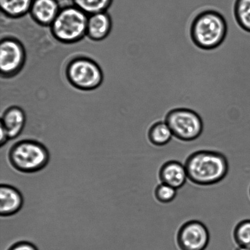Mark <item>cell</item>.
I'll list each match as a JSON object with an SVG mask.
<instances>
[{
    "instance_id": "cell-1",
    "label": "cell",
    "mask_w": 250,
    "mask_h": 250,
    "mask_svg": "<svg viewBox=\"0 0 250 250\" xmlns=\"http://www.w3.org/2000/svg\"><path fill=\"white\" fill-rule=\"evenodd\" d=\"M185 166L188 180L196 185L202 186L221 182L229 171L226 156L214 151L194 152L186 159Z\"/></svg>"
},
{
    "instance_id": "cell-2",
    "label": "cell",
    "mask_w": 250,
    "mask_h": 250,
    "mask_svg": "<svg viewBox=\"0 0 250 250\" xmlns=\"http://www.w3.org/2000/svg\"><path fill=\"white\" fill-rule=\"evenodd\" d=\"M227 25L224 17L214 10H207L195 17L191 26V36L200 48L212 50L224 41Z\"/></svg>"
},
{
    "instance_id": "cell-3",
    "label": "cell",
    "mask_w": 250,
    "mask_h": 250,
    "mask_svg": "<svg viewBox=\"0 0 250 250\" xmlns=\"http://www.w3.org/2000/svg\"><path fill=\"white\" fill-rule=\"evenodd\" d=\"M88 19L89 16L74 5L63 7L50 26L51 34L61 43H77L87 36Z\"/></svg>"
},
{
    "instance_id": "cell-4",
    "label": "cell",
    "mask_w": 250,
    "mask_h": 250,
    "mask_svg": "<svg viewBox=\"0 0 250 250\" xmlns=\"http://www.w3.org/2000/svg\"><path fill=\"white\" fill-rule=\"evenodd\" d=\"M11 166L22 173H32L45 168L50 160L48 149L33 140H23L12 146L9 153Z\"/></svg>"
},
{
    "instance_id": "cell-5",
    "label": "cell",
    "mask_w": 250,
    "mask_h": 250,
    "mask_svg": "<svg viewBox=\"0 0 250 250\" xmlns=\"http://www.w3.org/2000/svg\"><path fill=\"white\" fill-rule=\"evenodd\" d=\"M67 80L78 89L92 90L100 86L104 74L100 66L91 59L79 57L73 59L66 68Z\"/></svg>"
},
{
    "instance_id": "cell-6",
    "label": "cell",
    "mask_w": 250,
    "mask_h": 250,
    "mask_svg": "<svg viewBox=\"0 0 250 250\" xmlns=\"http://www.w3.org/2000/svg\"><path fill=\"white\" fill-rule=\"evenodd\" d=\"M165 122L172 132L173 137L181 141H194L204 131L202 118L192 110L174 109L167 115Z\"/></svg>"
},
{
    "instance_id": "cell-7",
    "label": "cell",
    "mask_w": 250,
    "mask_h": 250,
    "mask_svg": "<svg viewBox=\"0 0 250 250\" xmlns=\"http://www.w3.org/2000/svg\"><path fill=\"white\" fill-rule=\"evenodd\" d=\"M0 44L1 77H13L21 72L25 63V50L23 45L13 38L2 39Z\"/></svg>"
},
{
    "instance_id": "cell-8",
    "label": "cell",
    "mask_w": 250,
    "mask_h": 250,
    "mask_svg": "<svg viewBox=\"0 0 250 250\" xmlns=\"http://www.w3.org/2000/svg\"><path fill=\"white\" fill-rule=\"evenodd\" d=\"M176 240L181 250H205L209 243L210 235L203 223L190 220L181 227Z\"/></svg>"
},
{
    "instance_id": "cell-9",
    "label": "cell",
    "mask_w": 250,
    "mask_h": 250,
    "mask_svg": "<svg viewBox=\"0 0 250 250\" xmlns=\"http://www.w3.org/2000/svg\"><path fill=\"white\" fill-rule=\"evenodd\" d=\"M61 9L58 0H33L29 14L37 23L51 26Z\"/></svg>"
},
{
    "instance_id": "cell-10",
    "label": "cell",
    "mask_w": 250,
    "mask_h": 250,
    "mask_svg": "<svg viewBox=\"0 0 250 250\" xmlns=\"http://www.w3.org/2000/svg\"><path fill=\"white\" fill-rule=\"evenodd\" d=\"M159 178L161 183L179 189L185 186L188 176L185 166L178 161H170L162 166L159 170Z\"/></svg>"
},
{
    "instance_id": "cell-11",
    "label": "cell",
    "mask_w": 250,
    "mask_h": 250,
    "mask_svg": "<svg viewBox=\"0 0 250 250\" xmlns=\"http://www.w3.org/2000/svg\"><path fill=\"white\" fill-rule=\"evenodd\" d=\"M23 199L21 193L11 186L1 185L0 188V214L9 217L21 209Z\"/></svg>"
},
{
    "instance_id": "cell-12",
    "label": "cell",
    "mask_w": 250,
    "mask_h": 250,
    "mask_svg": "<svg viewBox=\"0 0 250 250\" xmlns=\"http://www.w3.org/2000/svg\"><path fill=\"white\" fill-rule=\"evenodd\" d=\"M26 123V116L21 107L12 106L2 115L0 126L5 130L9 139H14L21 133Z\"/></svg>"
},
{
    "instance_id": "cell-13",
    "label": "cell",
    "mask_w": 250,
    "mask_h": 250,
    "mask_svg": "<svg viewBox=\"0 0 250 250\" xmlns=\"http://www.w3.org/2000/svg\"><path fill=\"white\" fill-rule=\"evenodd\" d=\"M111 28V19L106 12L92 14L88 19L87 36L90 40L101 41L108 36Z\"/></svg>"
},
{
    "instance_id": "cell-14",
    "label": "cell",
    "mask_w": 250,
    "mask_h": 250,
    "mask_svg": "<svg viewBox=\"0 0 250 250\" xmlns=\"http://www.w3.org/2000/svg\"><path fill=\"white\" fill-rule=\"evenodd\" d=\"M33 0H0L1 11L5 16L19 19L29 13Z\"/></svg>"
},
{
    "instance_id": "cell-15",
    "label": "cell",
    "mask_w": 250,
    "mask_h": 250,
    "mask_svg": "<svg viewBox=\"0 0 250 250\" xmlns=\"http://www.w3.org/2000/svg\"><path fill=\"white\" fill-rule=\"evenodd\" d=\"M147 136L149 141L158 146L168 144L173 137L170 127L164 121L158 122L151 125L147 132Z\"/></svg>"
},
{
    "instance_id": "cell-16",
    "label": "cell",
    "mask_w": 250,
    "mask_h": 250,
    "mask_svg": "<svg viewBox=\"0 0 250 250\" xmlns=\"http://www.w3.org/2000/svg\"><path fill=\"white\" fill-rule=\"evenodd\" d=\"M113 0H72L71 2L88 16L106 12Z\"/></svg>"
},
{
    "instance_id": "cell-17",
    "label": "cell",
    "mask_w": 250,
    "mask_h": 250,
    "mask_svg": "<svg viewBox=\"0 0 250 250\" xmlns=\"http://www.w3.org/2000/svg\"><path fill=\"white\" fill-rule=\"evenodd\" d=\"M234 12L240 25L250 33V0H236Z\"/></svg>"
},
{
    "instance_id": "cell-18",
    "label": "cell",
    "mask_w": 250,
    "mask_h": 250,
    "mask_svg": "<svg viewBox=\"0 0 250 250\" xmlns=\"http://www.w3.org/2000/svg\"><path fill=\"white\" fill-rule=\"evenodd\" d=\"M233 236L239 247L250 249V220L240 222L235 227Z\"/></svg>"
},
{
    "instance_id": "cell-19",
    "label": "cell",
    "mask_w": 250,
    "mask_h": 250,
    "mask_svg": "<svg viewBox=\"0 0 250 250\" xmlns=\"http://www.w3.org/2000/svg\"><path fill=\"white\" fill-rule=\"evenodd\" d=\"M177 189L167 185L166 184L161 183L154 190V196L159 202L167 204L172 202L175 199L177 195Z\"/></svg>"
},
{
    "instance_id": "cell-20",
    "label": "cell",
    "mask_w": 250,
    "mask_h": 250,
    "mask_svg": "<svg viewBox=\"0 0 250 250\" xmlns=\"http://www.w3.org/2000/svg\"><path fill=\"white\" fill-rule=\"evenodd\" d=\"M8 250H38V249L30 242L21 241L14 244Z\"/></svg>"
},
{
    "instance_id": "cell-21",
    "label": "cell",
    "mask_w": 250,
    "mask_h": 250,
    "mask_svg": "<svg viewBox=\"0 0 250 250\" xmlns=\"http://www.w3.org/2000/svg\"><path fill=\"white\" fill-rule=\"evenodd\" d=\"M9 139V137L7 136L6 132L1 127V138H0V145H1V146L6 144Z\"/></svg>"
},
{
    "instance_id": "cell-22",
    "label": "cell",
    "mask_w": 250,
    "mask_h": 250,
    "mask_svg": "<svg viewBox=\"0 0 250 250\" xmlns=\"http://www.w3.org/2000/svg\"><path fill=\"white\" fill-rule=\"evenodd\" d=\"M236 250H250V249L246 248V247H239Z\"/></svg>"
},
{
    "instance_id": "cell-23",
    "label": "cell",
    "mask_w": 250,
    "mask_h": 250,
    "mask_svg": "<svg viewBox=\"0 0 250 250\" xmlns=\"http://www.w3.org/2000/svg\"><path fill=\"white\" fill-rule=\"evenodd\" d=\"M68 1H72V0H68Z\"/></svg>"
},
{
    "instance_id": "cell-24",
    "label": "cell",
    "mask_w": 250,
    "mask_h": 250,
    "mask_svg": "<svg viewBox=\"0 0 250 250\" xmlns=\"http://www.w3.org/2000/svg\"></svg>"
}]
</instances>
